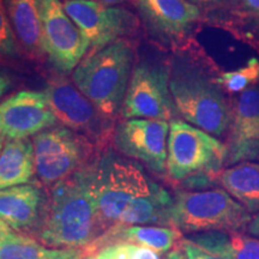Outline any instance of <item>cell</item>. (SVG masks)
<instances>
[{"label": "cell", "instance_id": "28", "mask_svg": "<svg viewBox=\"0 0 259 259\" xmlns=\"http://www.w3.org/2000/svg\"><path fill=\"white\" fill-rule=\"evenodd\" d=\"M53 259H85L83 250H58Z\"/></svg>", "mask_w": 259, "mask_h": 259}, {"label": "cell", "instance_id": "20", "mask_svg": "<svg viewBox=\"0 0 259 259\" xmlns=\"http://www.w3.org/2000/svg\"><path fill=\"white\" fill-rule=\"evenodd\" d=\"M223 190L248 211L259 210V163L240 162L219 176Z\"/></svg>", "mask_w": 259, "mask_h": 259}, {"label": "cell", "instance_id": "17", "mask_svg": "<svg viewBox=\"0 0 259 259\" xmlns=\"http://www.w3.org/2000/svg\"><path fill=\"white\" fill-rule=\"evenodd\" d=\"M259 125V87L245 90L236 102L232 116V131L229 137L227 163L242 162L244 154L253 138Z\"/></svg>", "mask_w": 259, "mask_h": 259}, {"label": "cell", "instance_id": "8", "mask_svg": "<svg viewBox=\"0 0 259 259\" xmlns=\"http://www.w3.org/2000/svg\"><path fill=\"white\" fill-rule=\"evenodd\" d=\"M169 79V71L162 65L139 63L132 71L122 102V118L173 120L178 112L170 94Z\"/></svg>", "mask_w": 259, "mask_h": 259}, {"label": "cell", "instance_id": "36", "mask_svg": "<svg viewBox=\"0 0 259 259\" xmlns=\"http://www.w3.org/2000/svg\"><path fill=\"white\" fill-rule=\"evenodd\" d=\"M4 141H5V136L3 134H0V154H2L3 148H4Z\"/></svg>", "mask_w": 259, "mask_h": 259}, {"label": "cell", "instance_id": "11", "mask_svg": "<svg viewBox=\"0 0 259 259\" xmlns=\"http://www.w3.org/2000/svg\"><path fill=\"white\" fill-rule=\"evenodd\" d=\"M169 122L154 119H127L116 126L115 148L126 157L142 162L154 173L167 170Z\"/></svg>", "mask_w": 259, "mask_h": 259}, {"label": "cell", "instance_id": "21", "mask_svg": "<svg viewBox=\"0 0 259 259\" xmlns=\"http://www.w3.org/2000/svg\"><path fill=\"white\" fill-rule=\"evenodd\" d=\"M179 247L186 259H235L231 236L223 232L189 234L181 238Z\"/></svg>", "mask_w": 259, "mask_h": 259}, {"label": "cell", "instance_id": "9", "mask_svg": "<svg viewBox=\"0 0 259 259\" xmlns=\"http://www.w3.org/2000/svg\"><path fill=\"white\" fill-rule=\"evenodd\" d=\"M45 54L60 72L74 71L90 50V42L67 16L60 0H41Z\"/></svg>", "mask_w": 259, "mask_h": 259}, {"label": "cell", "instance_id": "13", "mask_svg": "<svg viewBox=\"0 0 259 259\" xmlns=\"http://www.w3.org/2000/svg\"><path fill=\"white\" fill-rule=\"evenodd\" d=\"M57 121L45 92L22 90L0 103V134L9 139L34 137Z\"/></svg>", "mask_w": 259, "mask_h": 259}, {"label": "cell", "instance_id": "5", "mask_svg": "<svg viewBox=\"0 0 259 259\" xmlns=\"http://www.w3.org/2000/svg\"><path fill=\"white\" fill-rule=\"evenodd\" d=\"M252 218L225 190L177 191L170 209V227L186 234L233 233L245 229Z\"/></svg>", "mask_w": 259, "mask_h": 259}, {"label": "cell", "instance_id": "23", "mask_svg": "<svg viewBox=\"0 0 259 259\" xmlns=\"http://www.w3.org/2000/svg\"><path fill=\"white\" fill-rule=\"evenodd\" d=\"M215 83L229 93H242L255 87L259 83V59L251 58L245 66L221 73Z\"/></svg>", "mask_w": 259, "mask_h": 259}, {"label": "cell", "instance_id": "34", "mask_svg": "<svg viewBox=\"0 0 259 259\" xmlns=\"http://www.w3.org/2000/svg\"><path fill=\"white\" fill-rule=\"evenodd\" d=\"M167 259H186V257L185 254H184V252L181 251V248L179 247V250H178V248L171 250L169 253H168Z\"/></svg>", "mask_w": 259, "mask_h": 259}, {"label": "cell", "instance_id": "33", "mask_svg": "<svg viewBox=\"0 0 259 259\" xmlns=\"http://www.w3.org/2000/svg\"><path fill=\"white\" fill-rule=\"evenodd\" d=\"M248 233L253 236H258L259 238V213L254 218H252L250 225H248Z\"/></svg>", "mask_w": 259, "mask_h": 259}, {"label": "cell", "instance_id": "27", "mask_svg": "<svg viewBox=\"0 0 259 259\" xmlns=\"http://www.w3.org/2000/svg\"><path fill=\"white\" fill-rule=\"evenodd\" d=\"M259 156V125L257 131L252 138V141L248 144L247 149H246L245 154H244V158H242V162H245V160H253V158Z\"/></svg>", "mask_w": 259, "mask_h": 259}, {"label": "cell", "instance_id": "31", "mask_svg": "<svg viewBox=\"0 0 259 259\" xmlns=\"http://www.w3.org/2000/svg\"><path fill=\"white\" fill-rule=\"evenodd\" d=\"M10 87H11V79L9 78L8 74L0 72V97L8 92Z\"/></svg>", "mask_w": 259, "mask_h": 259}, {"label": "cell", "instance_id": "3", "mask_svg": "<svg viewBox=\"0 0 259 259\" xmlns=\"http://www.w3.org/2000/svg\"><path fill=\"white\" fill-rule=\"evenodd\" d=\"M134 51L126 40L92 53L73 71L76 88L106 116L121 111L130 79Z\"/></svg>", "mask_w": 259, "mask_h": 259}, {"label": "cell", "instance_id": "32", "mask_svg": "<svg viewBox=\"0 0 259 259\" xmlns=\"http://www.w3.org/2000/svg\"><path fill=\"white\" fill-rule=\"evenodd\" d=\"M242 3L251 14L259 17V0H242Z\"/></svg>", "mask_w": 259, "mask_h": 259}, {"label": "cell", "instance_id": "2", "mask_svg": "<svg viewBox=\"0 0 259 259\" xmlns=\"http://www.w3.org/2000/svg\"><path fill=\"white\" fill-rule=\"evenodd\" d=\"M90 163L51 187L41 221L30 234L46 247L83 250L102 234Z\"/></svg>", "mask_w": 259, "mask_h": 259}, {"label": "cell", "instance_id": "7", "mask_svg": "<svg viewBox=\"0 0 259 259\" xmlns=\"http://www.w3.org/2000/svg\"><path fill=\"white\" fill-rule=\"evenodd\" d=\"M31 142L35 171L45 186H56L88 164V147L65 126L45 130Z\"/></svg>", "mask_w": 259, "mask_h": 259}, {"label": "cell", "instance_id": "35", "mask_svg": "<svg viewBox=\"0 0 259 259\" xmlns=\"http://www.w3.org/2000/svg\"><path fill=\"white\" fill-rule=\"evenodd\" d=\"M97 2H100L101 4L106 6H113V5L121 4V3H124L125 0H97Z\"/></svg>", "mask_w": 259, "mask_h": 259}, {"label": "cell", "instance_id": "15", "mask_svg": "<svg viewBox=\"0 0 259 259\" xmlns=\"http://www.w3.org/2000/svg\"><path fill=\"white\" fill-rule=\"evenodd\" d=\"M183 238V233L173 227L163 226H125L115 225L101 234L89 246L83 248L85 258L103 247L114 244H132L153 250L157 253H166Z\"/></svg>", "mask_w": 259, "mask_h": 259}, {"label": "cell", "instance_id": "30", "mask_svg": "<svg viewBox=\"0 0 259 259\" xmlns=\"http://www.w3.org/2000/svg\"><path fill=\"white\" fill-rule=\"evenodd\" d=\"M12 232L14 231H12L11 227H10L8 223L4 222L2 219H0V245L5 241V239L8 238V236L11 234Z\"/></svg>", "mask_w": 259, "mask_h": 259}, {"label": "cell", "instance_id": "14", "mask_svg": "<svg viewBox=\"0 0 259 259\" xmlns=\"http://www.w3.org/2000/svg\"><path fill=\"white\" fill-rule=\"evenodd\" d=\"M135 3L148 28L166 40L185 36L202 15L198 6L187 0H135Z\"/></svg>", "mask_w": 259, "mask_h": 259}, {"label": "cell", "instance_id": "10", "mask_svg": "<svg viewBox=\"0 0 259 259\" xmlns=\"http://www.w3.org/2000/svg\"><path fill=\"white\" fill-rule=\"evenodd\" d=\"M64 9L90 42L95 53L137 28L138 21L126 9L106 6L97 0H65Z\"/></svg>", "mask_w": 259, "mask_h": 259}, {"label": "cell", "instance_id": "4", "mask_svg": "<svg viewBox=\"0 0 259 259\" xmlns=\"http://www.w3.org/2000/svg\"><path fill=\"white\" fill-rule=\"evenodd\" d=\"M228 149L213 136L180 119L169 122L167 173L190 187L208 186L220 176Z\"/></svg>", "mask_w": 259, "mask_h": 259}, {"label": "cell", "instance_id": "1", "mask_svg": "<svg viewBox=\"0 0 259 259\" xmlns=\"http://www.w3.org/2000/svg\"><path fill=\"white\" fill-rule=\"evenodd\" d=\"M90 168L102 234L115 225L170 227L173 197L137 162L106 153Z\"/></svg>", "mask_w": 259, "mask_h": 259}, {"label": "cell", "instance_id": "22", "mask_svg": "<svg viewBox=\"0 0 259 259\" xmlns=\"http://www.w3.org/2000/svg\"><path fill=\"white\" fill-rule=\"evenodd\" d=\"M57 252L19 232H12L0 245V259H53Z\"/></svg>", "mask_w": 259, "mask_h": 259}, {"label": "cell", "instance_id": "18", "mask_svg": "<svg viewBox=\"0 0 259 259\" xmlns=\"http://www.w3.org/2000/svg\"><path fill=\"white\" fill-rule=\"evenodd\" d=\"M18 44L35 57L45 54L41 0H3Z\"/></svg>", "mask_w": 259, "mask_h": 259}, {"label": "cell", "instance_id": "24", "mask_svg": "<svg viewBox=\"0 0 259 259\" xmlns=\"http://www.w3.org/2000/svg\"><path fill=\"white\" fill-rule=\"evenodd\" d=\"M85 259H162L153 250L132 244H114L103 247Z\"/></svg>", "mask_w": 259, "mask_h": 259}, {"label": "cell", "instance_id": "29", "mask_svg": "<svg viewBox=\"0 0 259 259\" xmlns=\"http://www.w3.org/2000/svg\"><path fill=\"white\" fill-rule=\"evenodd\" d=\"M187 2L196 6H205V8H208V6H216L223 4V3L228 2V0H187Z\"/></svg>", "mask_w": 259, "mask_h": 259}, {"label": "cell", "instance_id": "16", "mask_svg": "<svg viewBox=\"0 0 259 259\" xmlns=\"http://www.w3.org/2000/svg\"><path fill=\"white\" fill-rule=\"evenodd\" d=\"M46 199L37 184L0 190V219L16 232L30 235L41 221Z\"/></svg>", "mask_w": 259, "mask_h": 259}, {"label": "cell", "instance_id": "25", "mask_svg": "<svg viewBox=\"0 0 259 259\" xmlns=\"http://www.w3.org/2000/svg\"><path fill=\"white\" fill-rule=\"evenodd\" d=\"M3 0H0V60H12L19 57L21 48L18 46Z\"/></svg>", "mask_w": 259, "mask_h": 259}, {"label": "cell", "instance_id": "6", "mask_svg": "<svg viewBox=\"0 0 259 259\" xmlns=\"http://www.w3.org/2000/svg\"><path fill=\"white\" fill-rule=\"evenodd\" d=\"M169 89L178 114L189 124L219 137L232 122L220 87L199 71L178 64L170 74Z\"/></svg>", "mask_w": 259, "mask_h": 259}, {"label": "cell", "instance_id": "12", "mask_svg": "<svg viewBox=\"0 0 259 259\" xmlns=\"http://www.w3.org/2000/svg\"><path fill=\"white\" fill-rule=\"evenodd\" d=\"M57 120L65 127L85 132L97 141L107 135L108 120L76 85L65 79H54L44 90Z\"/></svg>", "mask_w": 259, "mask_h": 259}, {"label": "cell", "instance_id": "26", "mask_svg": "<svg viewBox=\"0 0 259 259\" xmlns=\"http://www.w3.org/2000/svg\"><path fill=\"white\" fill-rule=\"evenodd\" d=\"M235 259H259V238L242 233H229Z\"/></svg>", "mask_w": 259, "mask_h": 259}, {"label": "cell", "instance_id": "19", "mask_svg": "<svg viewBox=\"0 0 259 259\" xmlns=\"http://www.w3.org/2000/svg\"><path fill=\"white\" fill-rule=\"evenodd\" d=\"M35 174L32 142L9 139L0 154V190L31 184Z\"/></svg>", "mask_w": 259, "mask_h": 259}]
</instances>
